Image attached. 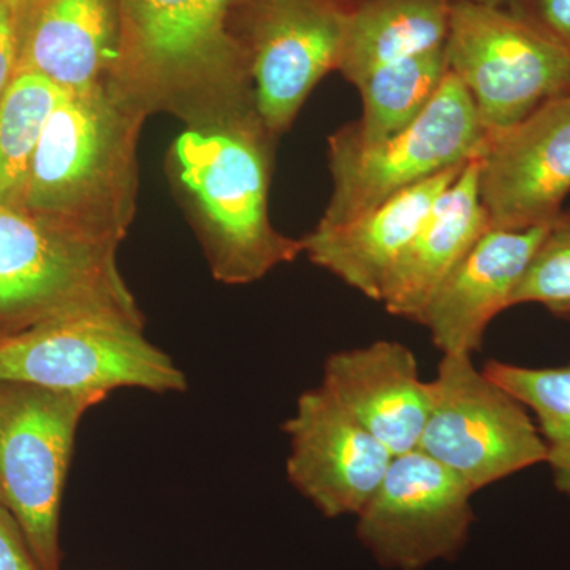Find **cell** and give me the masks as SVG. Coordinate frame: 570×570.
I'll list each match as a JSON object with an SVG mask.
<instances>
[{"label": "cell", "mask_w": 570, "mask_h": 570, "mask_svg": "<svg viewBox=\"0 0 570 570\" xmlns=\"http://www.w3.org/2000/svg\"><path fill=\"white\" fill-rule=\"evenodd\" d=\"M236 0H118L119 55L107 86L145 116L187 127L255 108L249 63L234 32Z\"/></svg>", "instance_id": "6da1fadb"}, {"label": "cell", "mask_w": 570, "mask_h": 570, "mask_svg": "<svg viewBox=\"0 0 570 570\" xmlns=\"http://www.w3.org/2000/svg\"><path fill=\"white\" fill-rule=\"evenodd\" d=\"M257 110L187 127L170 167L214 279L255 283L303 254L269 219L273 140Z\"/></svg>", "instance_id": "7a4b0ae2"}, {"label": "cell", "mask_w": 570, "mask_h": 570, "mask_svg": "<svg viewBox=\"0 0 570 570\" xmlns=\"http://www.w3.org/2000/svg\"><path fill=\"white\" fill-rule=\"evenodd\" d=\"M145 119L107 82L63 92L33 154L20 208L119 247L137 208V146Z\"/></svg>", "instance_id": "3957f363"}, {"label": "cell", "mask_w": 570, "mask_h": 570, "mask_svg": "<svg viewBox=\"0 0 570 570\" xmlns=\"http://www.w3.org/2000/svg\"><path fill=\"white\" fill-rule=\"evenodd\" d=\"M118 247L0 204V337L73 317L145 326L119 273Z\"/></svg>", "instance_id": "277c9868"}, {"label": "cell", "mask_w": 570, "mask_h": 570, "mask_svg": "<svg viewBox=\"0 0 570 570\" xmlns=\"http://www.w3.org/2000/svg\"><path fill=\"white\" fill-rule=\"evenodd\" d=\"M487 137L471 96L450 70L422 115L392 137L367 141L352 124L341 127L328 138L333 193L317 227L351 223L395 195L468 164L482 153Z\"/></svg>", "instance_id": "5b68a950"}, {"label": "cell", "mask_w": 570, "mask_h": 570, "mask_svg": "<svg viewBox=\"0 0 570 570\" xmlns=\"http://www.w3.org/2000/svg\"><path fill=\"white\" fill-rule=\"evenodd\" d=\"M105 397L0 379V505L43 570H61L63 489L82 417Z\"/></svg>", "instance_id": "8992f818"}, {"label": "cell", "mask_w": 570, "mask_h": 570, "mask_svg": "<svg viewBox=\"0 0 570 570\" xmlns=\"http://www.w3.org/2000/svg\"><path fill=\"white\" fill-rule=\"evenodd\" d=\"M445 52L489 134L570 94L569 52L512 9L455 0Z\"/></svg>", "instance_id": "52a82bcc"}, {"label": "cell", "mask_w": 570, "mask_h": 570, "mask_svg": "<svg viewBox=\"0 0 570 570\" xmlns=\"http://www.w3.org/2000/svg\"><path fill=\"white\" fill-rule=\"evenodd\" d=\"M0 379L102 397L118 389L157 395L187 390L186 374L141 326L97 317L62 318L0 337Z\"/></svg>", "instance_id": "ba28073f"}, {"label": "cell", "mask_w": 570, "mask_h": 570, "mask_svg": "<svg viewBox=\"0 0 570 570\" xmlns=\"http://www.w3.org/2000/svg\"><path fill=\"white\" fill-rule=\"evenodd\" d=\"M433 406L419 450L475 491L546 463V444L521 401L475 366L472 355L442 354Z\"/></svg>", "instance_id": "9c48e42d"}, {"label": "cell", "mask_w": 570, "mask_h": 570, "mask_svg": "<svg viewBox=\"0 0 570 570\" xmlns=\"http://www.w3.org/2000/svg\"><path fill=\"white\" fill-rule=\"evenodd\" d=\"M356 0H236L234 32L249 63L254 102L275 137L337 71Z\"/></svg>", "instance_id": "30bf717a"}, {"label": "cell", "mask_w": 570, "mask_h": 570, "mask_svg": "<svg viewBox=\"0 0 570 570\" xmlns=\"http://www.w3.org/2000/svg\"><path fill=\"white\" fill-rule=\"evenodd\" d=\"M478 493L422 450L396 455L356 515V539L385 569L422 570L466 547Z\"/></svg>", "instance_id": "8fae6325"}, {"label": "cell", "mask_w": 570, "mask_h": 570, "mask_svg": "<svg viewBox=\"0 0 570 570\" xmlns=\"http://www.w3.org/2000/svg\"><path fill=\"white\" fill-rule=\"evenodd\" d=\"M478 167L491 227L524 230L553 223L570 193V94L489 134Z\"/></svg>", "instance_id": "7c38bea8"}, {"label": "cell", "mask_w": 570, "mask_h": 570, "mask_svg": "<svg viewBox=\"0 0 570 570\" xmlns=\"http://www.w3.org/2000/svg\"><path fill=\"white\" fill-rule=\"evenodd\" d=\"M283 431L287 478L326 519L358 515L395 459L321 385L299 395Z\"/></svg>", "instance_id": "4fadbf2b"}, {"label": "cell", "mask_w": 570, "mask_h": 570, "mask_svg": "<svg viewBox=\"0 0 570 570\" xmlns=\"http://www.w3.org/2000/svg\"><path fill=\"white\" fill-rule=\"evenodd\" d=\"M547 227H490L480 236L417 318L442 354L480 351L491 321L512 306Z\"/></svg>", "instance_id": "5bb4252c"}, {"label": "cell", "mask_w": 570, "mask_h": 570, "mask_svg": "<svg viewBox=\"0 0 570 570\" xmlns=\"http://www.w3.org/2000/svg\"><path fill=\"white\" fill-rule=\"evenodd\" d=\"M324 387L393 453L419 448L433 406V384L420 376L414 352L376 341L326 356Z\"/></svg>", "instance_id": "9a60e30c"}, {"label": "cell", "mask_w": 570, "mask_h": 570, "mask_svg": "<svg viewBox=\"0 0 570 570\" xmlns=\"http://www.w3.org/2000/svg\"><path fill=\"white\" fill-rule=\"evenodd\" d=\"M118 55V0H22L17 71L78 94L107 82Z\"/></svg>", "instance_id": "2e32d148"}, {"label": "cell", "mask_w": 570, "mask_h": 570, "mask_svg": "<svg viewBox=\"0 0 570 570\" xmlns=\"http://www.w3.org/2000/svg\"><path fill=\"white\" fill-rule=\"evenodd\" d=\"M464 165L395 195L351 223L314 228L302 238L303 254L348 287L381 303L397 257Z\"/></svg>", "instance_id": "e0dca14e"}, {"label": "cell", "mask_w": 570, "mask_h": 570, "mask_svg": "<svg viewBox=\"0 0 570 570\" xmlns=\"http://www.w3.org/2000/svg\"><path fill=\"white\" fill-rule=\"evenodd\" d=\"M491 227L479 195L478 157L444 190L393 265L381 303L392 316L417 322L450 273Z\"/></svg>", "instance_id": "ac0fdd59"}, {"label": "cell", "mask_w": 570, "mask_h": 570, "mask_svg": "<svg viewBox=\"0 0 570 570\" xmlns=\"http://www.w3.org/2000/svg\"><path fill=\"white\" fill-rule=\"evenodd\" d=\"M455 0H356L337 71L358 86L379 67L445 47Z\"/></svg>", "instance_id": "d6986e66"}, {"label": "cell", "mask_w": 570, "mask_h": 570, "mask_svg": "<svg viewBox=\"0 0 570 570\" xmlns=\"http://www.w3.org/2000/svg\"><path fill=\"white\" fill-rule=\"evenodd\" d=\"M449 71L445 47L379 67L360 82L363 115L352 127L377 141L411 126L438 92Z\"/></svg>", "instance_id": "ffe728a7"}, {"label": "cell", "mask_w": 570, "mask_h": 570, "mask_svg": "<svg viewBox=\"0 0 570 570\" xmlns=\"http://www.w3.org/2000/svg\"><path fill=\"white\" fill-rule=\"evenodd\" d=\"M62 89L33 71H17L0 97V204L20 208L29 168Z\"/></svg>", "instance_id": "44dd1931"}, {"label": "cell", "mask_w": 570, "mask_h": 570, "mask_svg": "<svg viewBox=\"0 0 570 570\" xmlns=\"http://www.w3.org/2000/svg\"><path fill=\"white\" fill-rule=\"evenodd\" d=\"M482 370L534 415L554 487L570 498V363L530 367L490 360Z\"/></svg>", "instance_id": "7402d4cb"}, {"label": "cell", "mask_w": 570, "mask_h": 570, "mask_svg": "<svg viewBox=\"0 0 570 570\" xmlns=\"http://www.w3.org/2000/svg\"><path fill=\"white\" fill-rule=\"evenodd\" d=\"M530 303L570 317V213H561L547 227L513 294L512 306Z\"/></svg>", "instance_id": "603a6c76"}, {"label": "cell", "mask_w": 570, "mask_h": 570, "mask_svg": "<svg viewBox=\"0 0 570 570\" xmlns=\"http://www.w3.org/2000/svg\"><path fill=\"white\" fill-rule=\"evenodd\" d=\"M509 9L535 22L570 55V0H517Z\"/></svg>", "instance_id": "cb8c5ba5"}, {"label": "cell", "mask_w": 570, "mask_h": 570, "mask_svg": "<svg viewBox=\"0 0 570 570\" xmlns=\"http://www.w3.org/2000/svg\"><path fill=\"white\" fill-rule=\"evenodd\" d=\"M22 0H0V97L18 67Z\"/></svg>", "instance_id": "d4e9b609"}, {"label": "cell", "mask_w": 570, "mask_h": 570, "mask_svg": "<svg viewBox=\"0 0 570 570\" xmlns=\"http://www.w3.org/2000/svg\"><path fill=\"white\" fill-rule=\"evenodd\" d=\"M0 570H43L20 524L0 505Z\"/></svg>", "instance_id": "484cf974"}, {"label": "cell", "mask_w": 570, "mask_h": 570, "mask_svg": "<svg viewBox=\"0 0 570 570\" xmlns=\"http://www.w3.org/2000/svg\"><path fill=\"white\" fill-rule=\"evenodd\" d=\"M468 2L479 3V6L494 7V9H509L517 0H468Z\"/></svg>", "instance_id": "4316f807"}]
</instances>
